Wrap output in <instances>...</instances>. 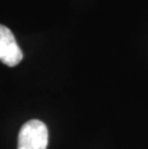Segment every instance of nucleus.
Instances as JSON below:
<instances>
[{
	"label": "nucleus",
	"instance_id": "1",
	"mask_svg": "<svg viewBox=\"0 0 148 149\" xmlns=\"http://www.w3.org/2000/svg\"><path fill=\"white\" fill-rule=\"evenodd\" d=\"M48 144V130L39 119L24 123L18 134L17 149H46Z\"/></svg>",
	"mask_w": 148,
	"mask_h": 149
},
{
	"label": "nucleus",
	"instance_id": "2",
	"mask_svg": "<svg viewBox=\"0 0 148 149\" xmlns=\"http://www.w3.org/2000/svg\"><path fill=\"white\" fill-rule=\"evenodd\" d=\"M23 59V53L12 31L0 24V61L8 66L17 65Z\"/></svg>",
	"mask_w": 148,
	"mask_h": 149
}]
</instances>
